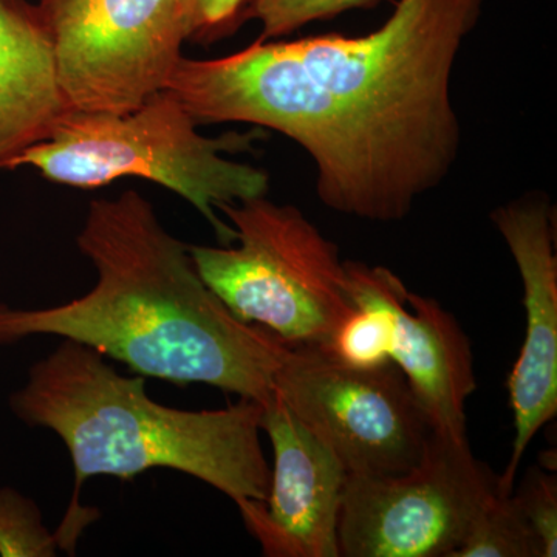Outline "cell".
Listing matches in <instances>:
<instances>
[{
	"mask_svg": "<svg viewBox=\"0 0 557 557\" xmlns=\"http://www.w3.org/2000/svg\"><path fill=\"white\" fill-rule=\"evenodd\" d=\"M523 518L533 528L544 557L557 555V479L544 469L530 468L518 491H512Z\"/></svg>",
	"mask_w": 557,
	"mask_h": 557,
	"instance_id": "2e32d148",
	"label": "cell"
},
{
	"mask_svg": "<svg viewBox=\"0 0 557 557\" xmlns=\"http://www.w3.org/2000/svg\"><path fill=\"white\" fill-rule=\"evenodd\" d=\"M69 112L38 3L0 0V171L46 141Z\"/></svg>",
	"mask_w": 557,
	"mask_h": 557,
	"instance_id": "7c38bea8",
	"label": "cell"
},
{
	"mask_svg": "<svg viewBox=\"0 0 557 557\" xmlns=\"http://www.w3.org/2000/svg\"><path fill=\"white\" fill-rule=\"evenodd\" d=\"M171 90L157 91L126 113L69 112L46 141L25 149L11 171L28 166L58 185L95 189L115 180H149L178 194L208 220L222 245L236 231L220 205L267 196L269 172L230 160L251 150L259 131L205 137Z\"/></svg>",
	"mask_w": 557,
	"mask_h": 557,
	"instance_id": "277c9868",
	"label": "cell"
},
{
	"mask_svg": "<svg viewBox=\"0 0 557 557\" xmlns=\"http://www.w3.org/2000/svg\"><path fill=\"white\" fill-rule=\"evenodd\" d=\"M450 557H544V552L512 493L498 490L480 509L463 544Z\"/></svg>",
	"mask_w": 557,
	"mask_h": 557,
	"instance_id": "4fadbf2b",
	"label": "cell"
},
{
	"mask_svg": "<svg viewBox=\"0 0 557 557\" xmlns=\"http://www.w3.org/2000/svg\"><path fill=\"white\" fill-rule=\"evenodd\" d=\"M60 549L38 505L14 487H0V556L53 557Z\"/></svg>",
	"mask_w": 557,
	"mask_h": 557,
	"instance_id": "5bb4252c",
	"label": "cell"
},
{
	"mask_svg": "<svg viewBox=\"0 0 557 557\" xmlns=\"http://www.w3.org/2000/svg\"><path fill=\"white\" fill-rule=\"evenodd\" d=\"M482 9L483 0H398L369 35L182 57L166 89L197 124H252L295 141L313 160L325 207L398 222L458 159L453 72Z\"/></svg>",
	"mask_w": 557,
	"mask_h": 557,
	"instance_id": "6da1fadb",
	"label": "cell"
},
{
	"mask_svg": "<svg viewBox=\"0 0 557 557\" xmlns=\"http://www.w3.org/2000/svg\"><path fill=\"white\" fill-rule=\"evenodd\" d=\"M76 245L97 270L94 288L47 309L0 304V346L57 336L145 379L208 384L260 405L273 397L292 346L220 300L152 201L134 189L91 200Z\"/></svg>",
	"mask_w": 557,
	"mask_h": 557,
	"instance_id": "7a4b0ae2",
	"label": "cell"
},
{
	"mask_svg": "<svg viewBox=\"0 0 557 557\" xmlns=\"http://www.w3.org/2000/svg\"><path fill=\"white\" fill-rule=\"evenodd\" d=\"M70 112L126 113L164 90L197 0H39Z\"/></svg>",
	"mask_w": 557,
	"mask_h": 557,
	"instance_id": "8992f818",
	"label": "cell"
},
{
	"mask_svg": "<svg viewBox=\"0 0 557 557\" xmlns=\"http://www.w3.org/2000/svg\"><path fill=\"white\" fill-rule=\"evenodd\" d=\"M469 443L432 435L423 458L395 475H347L338 520L343 557H450L497 491Z\"/></svg>",
	"mask_w": 557,
	"mask_h": 557,
	"instance_id": "ba28073f",
	"label": "cell"
},
{
	"mask_svg": "<svg viewBox=\"0 0 557 557\" xmlns=\"http://www.w3.org/2000/svg\"><path fill=\"white\" fill-rule=\"evenodd\" d=\"M260 428L273 446L265 500L239 505L242 520L269 557H339L338 520L347 471L276 394Z\"/></svg>",
	"mask_w": 557,
	"mask_h": 557,
	"instance_id": "30bf717a",
	"label": "cell"
},
{
	"mask_svg": "<svg viewBox=\"0 0 557 557\" xmlns=\"http://www.w3.org/2000/svg\"><path fill=\"white\" fill-rule=\"evenodd\" d=\"M9 405L25 424L64 443L75 469L73 500L87 479L131 480L156 468L200 480L237 507L269 496L263 406L252 399L215 410L168 408L149 397L145 376L123 375L94 348L62 339L32 366Z\"/></svg>",
	"mask_w": 557,
	"mask_h": 557,
	"instance_id": "3957f363",
	"label": "cell"
},
{
	"mask_svg": "<svg viewBox=\"0 0 557 557\" xmlns=\"http://www.w3.org/2000/svg\"><path fill=\"white\" fill-rule=\"evenodd\" d=\"M380 0H245L240 25L259 22L260 40L285 38L311 22L332 20L346 11L368 9Z\"/></svg>",
	"mask_w": 557,
	"mask_h": 557,
	"instance_id": "9a60e30c",
	"label": "cell"
},
{
	"mask_svg": "<svg viewBox=\"0 0 557 557\" xmlns=\"http://www.w3.org/2000/svg\"><path fill=\"white\" fill-rule=\"evenodd\" d=\"M387 317V355L440 437L468 442L467 401L478 388L471 344L437 300L409 292L386 267H372Z\"/></svg>",
	"mask_w": 557,
	"mask_h": 557,
	"instance_id": "8fae6325",
	"label": "cell"
},
{
	"mask_svg": "<svg viewBox=\"0 0 557 557\" xmlns=\"http://www.w3.org/2000/svg\"><path fill=\"white\" fill-rule=\"evenodd\" d=\"M245 0H197L196 35L199 40H214L240 27Z\"/></svg>",
	"mask_w": 557,
	"mask_h": 557,
	"instance_id": "e0dca14e",
	"label": "cell"
},
{
	"mask_svg": "<svg viewBox=\"0 0 557 557\" xmlns=\"http://www.w3.org/2000/svg\"><path fill=\"white\" fill-rule=\"evenodd\" d=\"M274 394L341 461L347 475L409 471L435 434L394 362L359 369L313 346H292Z\"/></svg>",
	"mask_w": 557,
	"mask_h": 557,
	"instance_id": "52a82bcc",
	"label": "cell"
},
{
	"mask_svg": "<svg viewBox=\"0 0 557 557\" xmlns=\"http://www.w3.org/2000/svg\"><path fill=\"white\" fill-rule=\"evenodd\" d=\"M218 211L239 245H189L205 284L242 321L289 346H325L355 310L338 247L298 208L267 196Z\"/></svg>",
	"mask_w": 557,
	"mask_h": 557,
	"instance_id": "5b68a950",
	"label": "cell"
},
{
	"mask_svg": "<svg viewBox=\"0 0 557 557\" xmlns=\"http://www.w3.org/2000/svg\"><path fill=\"white\" fill-rule=\"evenodd\" d=\"M491 220L518 265L523 285L525 338L508 376L515 442L502 493L515 491L525 450L557 413V258L555 208L542 193H530L494 209Z\"/></svg>",
	"mask_w": 557,
	"mask_h": 557,
	"instance_id": "9c48e42d",
	"label": "cell"
}]
</instances>
